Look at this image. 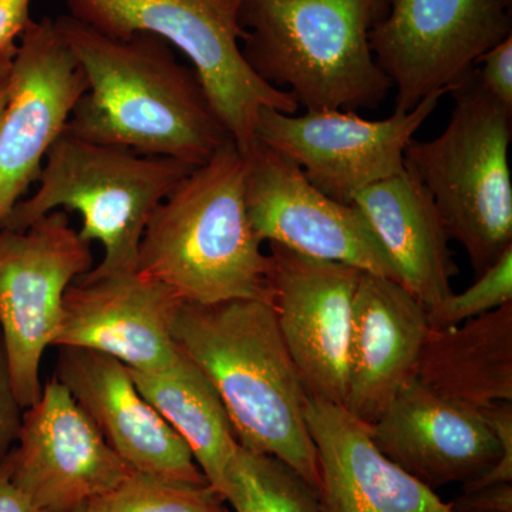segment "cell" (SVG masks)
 I'll use <instances>...</instances> for the list:
<instances>
[{
    "instance_id": "cell-1",
    "label": "cell",
    "mask_w": 512,
    "mask_h": 512,
    "mask_svg": "<svg viewBox=\"0 0 512 512\" xmlns=\"http://www.w3.org/2000/svg\"><path fill=\"white\" fill-rule=\"evenodd\" d=\"M55 20L87 79L64 130L195 167L232 140L197 72L161 37L138 32L113 39L69 15Z\"/></svg>"
},
{
    "instance_id": "cell-2",
    "label": "cell",
    "mask_w": 512,
    "mask_h": 512,
    "mask_svg": "<svg viewBox=\"0 0 512 512\" xmlns=\"http://www.w3.org/2000/svg\"><path fill=\"white\" fill-rule=\"evenodd\" d=\"M173 338L217 390L239 446L284 461L319 494L318 457L305 416L309 394L272 303L183 302Z\"/></svg>"
},
{
    "instance_id": "cell-3",
    "label": "cell",
    "mask_w": 512,
    "mask_h": 512,
    "mask_svg": "<svg viewBox=\"0 0 512 512\" xmlns=\"http://www.w3.org/2000/svg\"><path fill=\"white\" fill-rule=\"evenodd\" d=\"M137 272L192 305L272 302L271 256L249 220L245 160L234 140L158 205L141 238Z\"/></svg>"
},
{
    "instance_id": "cell-4",
    "label": "cell",
    "mask_w": 512,
    "mask_h": 512,
    "mask_svg": "<svg viewBox=\"0 0 512 512\" xmlns=\"http://www.w3.org/2000/svg\"><path fill=\"white\" fill-rule=\"evenodd\" d=\"M386 9L387 0H239L242 55L305 111L376 109L393 87L369 43Z\"/></svg>"
},
{
    "instance_id": "cell-5",
    "label": "cell",
    "mask_w": 512,
    "mask_h": 512,
    "mask_svg": "<svg viewBox=\"0 0 512 512\" xmlns=\"http://www.w3.org/2000/svg\"><path fill=\"white\" fill-rule=\"evenodd\" d=\"M195 165L93 143L64 130L42 165L39 188L19 201L2 228L25 229L57 208L79 212L84 241L104 256L83 278L137 271L138 248L151 215Z\"/></svg>"
},
{
    "instance_id": "cell-6",
    "label": "cell",
    "mask_w": 512,
    "mask_h": 512,
    "mask_svg": "<svg viewBox=\"0 0 512 512\" xmlns=\"http://www.w3.org/2000/svg\"><path fill=\"white\" fill-rule=\"evenodd\" d=\"M450 93L456 103L447 127L433 140L414 138L404 164L430 192L477 278L512 248V111L485 92L474 72Z\"/></svg>"
},
{
    "instance_id": "cell-7",
    "label": "cell",
    "mask_w": 512,
    "mask_h": 512,
    "mask_svg": "<svg viewBox=\"0 0 512 512\" xmlns=\"http://www.w3.org/2000/svg\"><path fill=\"white\" fill-rule=\"evenodd\" d=\"M69 16L101 35L161 37L190 59L212 109L242 154L256 140L259 111L296 114L298 101L256 76L242 55L239 0H66Z\"/></svg>"
},
{
    "instance_id": "cell-8",
    "label": "cell",
    "mask_w": 512,
    "mask_h": 512,
    "mask_svg": "<svg viewBox=\"0 0 512 512\" xmlns=\"http://www.w3.org/2000/svg\"><path fill=\"white\" fill-rule=\"evenodd\" d=\"M92 269V244L64 211L25 229L0 227V342L23 409L42 394L40 367L59 332L64 293Z\"/></svg>"
},
{
    "instance_id": "cell-9",
    "label": "cell",
    "mask_w": 512,
    "mask_h": 512,
    "mask_svg": "<svg viewBox=\"0 0 512 512\" xmlns=\"http://www.w3.org/2000/svg\"><path fill=\"white\" fill-rule=\"evenodd\" d=\"M510 36L511 0H387L369 43L396 87L394 111L409 113L430 94L456 89Z\"/></svg>"
},
{
    "instance_id": "cell-10",
    "label": "cell",
    "mask_w": 512,
    "mask_h": 512,
    "mask_svg": "<svg viewBox=\"0 0 512 512\" xmlns=\"http://www.w3.org/2000/svg\"><path fill=\"white\" fill-rule=\"evenodd\" d=\"M444 94H430L409 113L394 111L384 120H366L355 111H305L295 116L262 109L255 138L298 165L323 194L352 204L370 185L404 171L407 146Z\"/></svg>"
},
{
    "instance_id": "cell-11",
    "label": "cell",
    "mask_w": 512,
    "mask_h": 512,
    "mask_svg": "<svg viewBox=\"0 0 512 512\" xmlns=\"http://www.w3.org/2000/svg\"><path fill=\"white\" fill-rule=\"evenodd\" d=\"M242 156L249 220L262 242L400 284L389 255L355 205L323 194L298 165L261 141Z\"/></svg>"
},
{
    "instance_id": "cell-12",
    "label": "cell",
    "mask_w": 512,
    "mask_h": 512,
    "mask_svg": "<svg viewBox=\"0 0 512 512\" xmlns=\"http://www.w3.org/2000/svg\"><path fill=\"white\" fill-rule=\"evenodd\" d=\"M369 431L384 456L430 490L512 483V451L504 450L481 410L433 392L416 377Z\"/></svg>"
},
{
    "instance_id": "cell-13",
    "label": "cell",
    "mask_w": 512,
    "mask_h": 512,
    "mask_svg": "<svg viewBox=\"0 0 512 512\" xmlns=\"http://www.w3.org/2000/svg\"><path fill=\"white\" fill-rule=\"evenodd\" d=\"M86 92L82 66L56 20H30L6 77L0 120V224L39 177L50 147Z\"/></svg>"
},
{
    "instance_id": "cell-14",
    "label": "cell",
    "mask_w": 512,
    "mask_h": 512,
    "mask_svg": "<svg viewBox=\"0 0 512 512\" xmlns=\"http://www.w3.org/2000/svg\"><path fill=\"white\" fill-rule=\"evenodd\" d=\"M3 467L43 512L104 497L133 473L56 379L23 412L18 443Z\"/></svg>"
},
{
    "instance_id": "cell-15",
    "label": "cell",
    "mask_w": 512,
    "mask_h": 512,
    "mask_svg": "<svg viewBox=\"0 0 512 512\" xmlns=\"http://www.w3.org/2000/svg\"><path fill=\"white\" fill-rule=\"evenodd\" d=\"M279 332L311 399L345 402L353 305L363 272L269 244Z\"/></svg>"
},
{
    "instance_id": "cell-16",
    "label": "cell",
    "mask_w": 512,
    "mask_h": 512,
    "mask_svg": "<svg viewBox=\"0 0 512 512\" xmlns=\"http://www.w3.org/2000/svg\"><path fill=\"white\" fill-rule=\"evenodd\" d=\"M180 299L140 272L80 278L64 293L53 346L103 353L136 372L173 365L180 356L173 325Z\"/></svg>"
},
{
    "instance_id": "cell-17",
    "label": "cell",
    "mask_w": 512,
    "mask_h": 512,
    "mask_svg": "<svg viewBox=\"0 0 512 512\" xmlns=\"http://www.w3.org/2000/svg\"><path fill=\"white\" fill-rule=\"evenodd\" d=\"M55 379L131 470L177 483L210 484L185 441L147 402L119 360L62 348Z\"/></svg>"
},
{
    "instance_id": "cell-18",
    "label": "cell",
    "mask_w": 512,
    "mask_h": 512,
    "mask_svg": "<svg viewBox=\"0 0 512 512\" xmlns=\"http://www.w3.org/2000/svg\"><path fill=\"white\" fill-rule=\"evenodd\" d=\"M427 309L393 279L363 272L353 305L349 375L342 406L372 426L416 377L429 333Z\"/></svg>"
},
{
    "instance_id": "cell-19",
    "label": "cell",
    "mask_w": 512,
    "mask_h": 512,
    "mask_svg": "<svg viewBox=\"0 0 512 512\" xmlns=\"http://www.w3.org/2000/svg\"><path fill=\"white\" fill-rule=\"evenodd\" d=\"M306 423L318 457L323 512H451L377 448L369 426L340 404L311 399Z\"/></svg>"
},
{
    "instance_id": "cell-20",
    "label": "cell",
    "mask_w": 512,
    "mask_h": 512,
    "mask_svg": "<svg viewBox=\"0 0 512 512\" xmlns=\"http://www.w3.org/2000/svg\"><path fill=\"white\" fill-rule=\"evenodd\" d=\"M400 278L427 312L453 293L458 275L446 227L433 197L416 175L402 173L370 185L353 198Z\"/></svg>"
},
{
    "instance_id": "cell-21",
    "label": "cell",
    "mask_w": 512,
    "mask_h": 512,
    "mask_svg": "<svg viewBox=\"0 0 512 512\" xmlns=\"http://www.w3.org/2000/svg\"><path fill=\"white\" fill-rule=\"evenodd\" d=\"M416 379L476 409L512 402V302L454 328L430 329Z\"/></svg>"
},
{
    "instance_id": "cell-22",
    "label": "cell",
    "mask_w": 512,
    "mask_h": 512,
    "mask_svg": "<svg viewBox=\"0 0 512 512\" xmlns=\"http://www.w3.org/2000/svg\"><path fill=\"white\" fill-rule=\"evenodd\" d=\"M130 373L140 393L185 441L208 483L221 494L239 444L208 377L181 350L164 370Z\"/></svg>"
},
{
    "instance_id": "cell-23",
    "label": "cell",
    "mask_w": 512,
    "mask_h": 512,
    "mask_svg": "<svg viewBox=\"0 0 512 512\" xmlns=\"http://www.w3.org/2000/svg\"><path fill=\"white\" fill-rule=\"evenodd\" d=\"M232 512H323L318 491L284 461L238 446L221 491Z\"/></svg>"
},
{
    "instance_id": "cell-24",
    "label": "cell",
    "mask_w": 512,
    "mask_h": 512,
    "mask_svg": "<svg viewBox=\"0 0 512 512\" xmlns=\"http://www.w3.org/2000/svg\"><path fill=\"white\" fill-rule=\"evenodd\" d=\"M101 503L106 512H232L210 484L177 483L136 471Z\"/></svg>"
},
{
    "instance_id": "cell-25",
    "label": "cell",
    "mask_w": 512,
    "mask_h": 512,
    "mask_svg": "<svg viewBox=\"0 0 512 512\" xmlns=\"http://www.w3.org/2000/svg\"><path fill=\"white\" fill-rule=\"evenodd\" d=\"M512 302V248L461 293H451L427 312L430 329H447Z\"/></svg>"
},
{
    "instance_id": "cell-26",
    "label": "cell",
    "mask_w": 512,
    "mask_h": 512,
    "mask_svg": "<svg viewBox=\"0 0 512 512\" xmlns=\"http://www.w3.org/2000/svg\"><path fill=\"white\" fill-rule=\"evenodd\" d=\"M473 72L485 92L512 111V36L485 52Z\"/></svg>"
},
{
    "instance_id": "cell-27",
    "label": "cell",
    "mask_w": 512,
    "mask_h": 512,
    "mask_svg": "<svg viewBox=\"0 0 512 512\" xmlns=\"http://www.w3.org/2000/svg\"><path fill=\"white\" fill-rule=\"evenodd\" d=\"M23 409L10 382L8 363L0 342V470L18 443Z\"/></svg>"
},
{
    "instance_id": "cell-28",
    "label": "cell",
    "mask_w": 512,
    "mask_h": 512,
    "mask_svg": "<svg viewBox=\"0 0 512 512\" xmlns=\"http://www.w3.org/2000/svg\"><path fill=\"white\" fill-rule=\"evenodd\" d=\"M32 0H0V80L6 79L30 23Z\"/></svg>"
},
{
    "instance_id": "cell-29",
    "label": "cell",
    "mask_w": 512,
    "mask_h": 512,
    "mask_svg": "<svg viewBox=\"0 0 512 512\" xmlns=\"http://www.w3.org/2000/svg\"><path fill=\"white\" fill-rule=\"evenodd\" d=\"M451 505L456 510L512 512V483L463 491Z\"/></svg>"
},
{
    "instance_id": "cell-30",
    "label": "cell",
    "mask_w": 512,
    "mask_h": 512,
    "mask_svg": "<svg viewBox=\"0 0 512 512\" xmlns=\"http://www.w3.org/2000/svg\"><path fill=\"white\" fill-rule=\"evenodd\" d=\"M0 512H43L12 483L5 467L0 470Z\"/></svg>"
},
{
    "instance_id": "cell-31",
    "label": "cell",
    "mask_w": 512,
    "mask_h": 512,
    "mask_svg": "<svg viewBox=\"0 0 512 512\" xmlns=\"http://www.w3.org/2000/svg\"><path fill=\"white\" fill-rule=\"evenodd\" d=\"M63 512H106V510H104L103 503H101V498H96V500L87 501V503L77 505L72 510Z\"/></svg>"
},
{
    "instance_id": "cell-32",
    "label": "cell",
    "mask_w": 512,
    "mask_h": 512,
    "mask_svg": "<svg viewBox=\"0 0 512 512\" xmlns=\"http://www.w3.org/2000/svg\"><path fill=\"white\" fill-rule=\"evenodd\" d=\"M8 77V76H6ZM6 106V79L0 82V120H2L3 111Z\"/></svg>"
},
{
    "instance_id": "cell-33",
    "label": "cell",
    "mask_w": 512,
    "mask_h": 512,
    "mask_svg": "<svg viewBox=\"0 0 512 512\" xmlns=\"http://www.w3.org/2000/svg\"><path fill=\"white\" fill-rule=\"evenodd\" d=\"M453 507V505H451ZM451 512H493V511H476V510H456V508H453V511Z\"/></svg>"
},
{
    "instance_id": "cell-34",
    "label": "cell",
    "mask_w": 512,
    "mask_h": 512,
    "mask_svg": "<svg viewBox=\"0 0 512 512\" xmlns=\"http://www.w3.org/2000/svg\"><path fill=\"white\" fill-rule=\"evenodd\" d=\"M3 80H5V79H3ZM3 80H0V82H3Z\"/></svg>"
}]
</instances>
